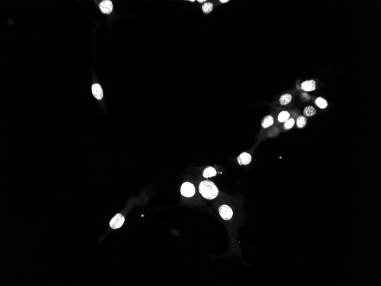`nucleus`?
I'll return each mask as SVG.
<instances>
[{"mask_svg": "<svg viewBox=\"0 0 381 286\" xmlns=\"http://www.w3.org/2000/svg\"><path fill=\"white\" fill-rule=\"evenodd\" d=\"M199 191L201 196L207 199H214L219 194V190L210 181H204L200 183Z\"/></svg>", "mask_w": 381, "mask_h": 286, "instance_id": "nucleus-1", "label": "nucleus"}, {"mask_svg": "<svg viewBox=\"0 0 381 286\" xmlns=\"http://www.w3.org/2000/svg\"><path fill=\"white\" fill-rule=\"evenodd\" d=\"M195 188L190 182H185L181 185L180 192L181 195L186 197H192L195 194Z\"/></svg>", "mask_w": 381, "mask_h": 286, "instance_id": "nucleus-2", "label": "nucleus"}, {"mask_svg": "<svg viewBox=\"0 0 381 286\" xmlns=\"http://www.w3.org/2000/svg\"><path fill=\"white\" fill-rule=\"evenodd\" d=\"M219 211L221 217L225 220H231L232 217L233 211L228 206L224 205L220 206Z\"/></svg>", "mask_w": 381, "mask_h": 286, "instance_id": "nucleus-3", "label": "nucleus"}, {"mask_svg": "<svg viewBox=\"0 0 381 286\" xmlns=\"http://www.w3.org/2000/svg\"><path fill=\"white\" fill-rule=\"evenodd\" d=\"M124 222V216L120 214H118L111 220L110 227L113 229H119L123 224Z\"/></svg>", "mask_w": 381, "mask_h": 286, "instance_id": "nucleus-4", "label": "nucleus"}, {"mask_svg": "<svg viewBox=\"0 0 381 286\" xmlns=\"http://www.w3.org/2000/svg\"><path fill=\"white\" fill-rule=\"evenodd\" d=\"M99 8L102 13L105 14H110L113 9V5L112 2L110 0H105L100 2Z\"/></svg>", "mask_w": 381, "mask_h": 286, "instance_id": "nucleus-5", "label": "nucleus"}, {"mask_svg": "<svg viewBox=\"0 0 381 286\" xmlns=\"http://www.w3.org/2000/svg\"><path fill=\"white\" fill-rule=\"evenodd\" d=\"M301 89L305 91H312L316 89V83L313 80L304 81L301 83Z\"/></svg>", "mask_w": 381, "mask_h": 286, "instance_id": "nucleus-6", "label": "nucleus"}, {"mask_svg": "<svg viewBox=\"0 0 381 286\" xmlns=\"http://www.w3.org/2000/svg\"><path fill=\"white\" fill-rule=\"evenodd\" d=\"M251 160H252V157H251V154L246 152L241 153L238 158V163L240 165H247L251 163Z\"/></svg>", "mask_w": 381, "mask_h": 286, "instance_id": "nucleus-7", "label": "nucleus"}, {"mask_svg": "<svg viewBox=\"0 0 381 286\" xmlns=\"http://www.w3.org/2000/svg\"><path fill=\"white\" fill-rule=\"evenodd\" d=\"M93 94L97 100H101L103 98V90L99 84L95 83L92 86Z\"/></svg>", "mask_w": 381, "mask_h": 286, "instance_id": "nucleus-8", "label": "nucleus"}, {"mask_svg": "<svg viewBox=\"0 0 381 286\" xmlns=\"http://www.w3.org/2000/svg\"><path fill=\"white\" fill-rule=\"evenodd\" d=\"M217 172L215 169L212 167H208L204 170L203 175L205 178H208L212 176H216Z\"/></svg>", "mask_w": 381, "mask_h": 286, "instance_id": "nucleus-9", "label": "nucleus"}, {"mask_svg": "<svg viewBox=\"0 0 381 286\" xmlns=\"http://www.w3.org/2000/svg\"><path fill=\"white\" fill-rule=\"evenodd\" d=\"M274 124V119L271 115H267L262 120V126L264 128H268Z\"/></svg>", "mask_w": 381, "mask_h": 286, "instance_id": "nucleus-10", "label": "nucleus"}, {"mask_svg": "<svg viewBox=\"0 0 381 286\" xmlns=\"http://www.w3.org/2000/svg\"><path fill=\"white\" fill-rule=\"evenodd\" d=\"M292 100V96L290 94H285L282 95L280 98V102L281 105L289 104Z\"/></svg>", "mask_w": 381, "mask_h": 286, "instance_id": "nucleus-11", "label": "nucleus"}, {"mask_svg": "<svg viewBox=\"0 0 381 286\" xmlns=\"http://www.w3.org/2000/svg\"><path fill=\"white\" fill-rule=\"evenodd\" d=\"M290 117V114L287 111H282L278 116V121L280 122H285Z\"/></svg>", "mask_w": 381, "mask_h": 286, "instance_id": "nucleus-12", "label": "nucleus"}, {"mask_svg": "<svg viewBox=\"0 0 381 286\" xmlns=\"http://www.w3.org/2000/svg\"><path fill=\"white\" fill-rule=\"evenodd\" d=\"M306 122H307V119L305 116L300 115L297 118L296 121L297 126L298 128H301V129L305 127V125L306 124Z\"/></svg>", "mask_w": 381, "mask_h": 286, "instance_id": "nucleus-13", "label": "nucleus"}, {"mask_svg": "<svg viewBox=\"0 0 381 286\" xmlns=\"http://www.w3.org/2000/svg\"><path fill=\"white\" fill-rule=\"evenodd\" d=\"M316 113V110L314 107L309 106L306 107L304 110V114L307 117L313 116Z\"/></svg>", "mask_w": 381, "mask_h": 286, "instance_id": "nucleus-14", "label": "nucleus"}, {"mask_svg": "<svg viewBox=\"0 0 381 286\" xmlns=\"http://www.w3.org/2000/svg\"><path fill=\"white\" fill-rule=\"evenodd\" d=\"M315 103L316 105L319 107L320 109H325V108H326L328 106L327 101L325 100V99H324L323 98H321V97L317 98L315 100Z\"/></svg>", "mask_w": 381, "mask_h": 286, "instance_id": "nucleus-15", "label": "nucleus"}, {"mask_svg": "<svg viewBox=\"0 0 381 286\" xmlns=\"http://www.w3.org/2000/svg\"><path fill=\"white\" fill-rule=\"evenodd\" d=\"M214 9V5L211 2H206L202 6L203 12L205 14H208Z\"/></svg>", "mask_w": 381, "mask_h": 286, "instance_id": "nucleus-16", "label": "nucleus"}, {"mask_svg": "<svg viewBox=\"0 0 381 286\" xmlns=\"http://www.w3.org/2000/svg\"><path fill=\"white\" fill-rule=\"evenodd\" d=\"M295 123V119H293V118H290V119H288L285 122V124H284V129L285 130H288V129H291L294 126Z\"/></svg>", "mask_w": 381, "mask_h": 286, "instance_id": "nucleus-17", "label": "nucleus"}, {"mask_svg": "<svg viewBox=\"0 0 381 286\" xmlns=\"http://www.w3.org/2000/svg\"><path fill=\"white\" fill-rule=\"evenodd\" d=\"M228 0H220V2L221 3H227L228 2Z\"/></svg>", "mask_w": 381, "mask_h": 286, "instance_id": "nucleus-18", "label": "nucleus"}, {"mask_svg": "<svg viewBox=\"0 0 381 286\" xmlns=\"http://www.w3.org/2000/svg\"><path fill=\"white\" fill-rule=\"evenodd\" d=\"M197 1H198L199 3H202V2H205V1H206V0H198Z\"/></svg>", "mask_w": 381, "mask_h": 286, "instance_id": "nucleus-19", "label": "nucleus"}, {"mask_svg": "<svg viewBox=\"0 0 381 286\" xmlns=\"http://www.w3.org/2000/svg\"><path fill=\"white\" fill-rule=\"evenodd\" d=\"M190 2H195V0H193V1H190Z\"/></svg>", "mask_w": 381, "mask_h": 286, "instance_id": "nucleus-20", "label": "nucleus"}]
</instances>
